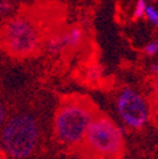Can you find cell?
Returning <instances> with one entry per match:
<instances>
[{"mask_svg": "<svg viewBox=\"0 0 158 159\" xmlns=\"http://www.w3.org/2000/svg\"><path fill=\"white\" fill-rule=\"evenodd\" d=\"M97 111L87 97L68 96L61 100L53 120V133L58 143L66 147H80L87 128Z\"/></svg>", "mask_w": 158, "mask_h": 159, "instance_id": "6da1fadb", "label": "cell"}, {"mask_svg": "<svg viewBox=\"0 0 158 159\" xmlns=\"http://www.w3.org/2000/svg\"><path fill=\"white\" fill-rule=\"evenodd\" d=\"M44 42V34L38 20L28 14L10 16L0 28V46L14 58L34 56Z\"/></svg>", "mask_w": 158, "mask_h": 159, "instance_id": "7a4b0ae2", "label": "cell"}, {"mask_svg": "<svg viewBox=\"0 0 158 159\" xmlns=\"http://www.w3.org/2000/svg\"><path fill=\"white\" fill-rule=\"evenodd\" d=\"M41 130L37 119L30 114H16L5 121L0 144L5 154L13 159H26L38 147Z\"/></svg>", "mask_w": 158, "mask_h": 159, "instance_id": "3957f363", "label": "cell"}, {"mask_svg": "<svg viewBox=\"0 0 158 159\" xmlns=\"http://www.w3.org/2000/svg\"><path fill=\"white\" fill-rule=\"evenodd\" d=\"M82 147L95 158L118 159L124 150V130L104 114H96L90 123Z\"/></svg>", "mask_w": 158, "mask_h": 159, "instance_id": "277c9868", "label": "cell"}, {"mask_svg": "<svg viewBox=\"0 0 158 159\" xmlns=\"http://www.w3.org/2000/svg\"><path fill=\"white\" fill-rule=\"evenodd\" d=\"M116 110L124 124L133 129L144 126L151 116L148 101L139 92L130 87H124L118 95Z\"/></svg>", "mask_w": 158, "mask_h": 159, "instance_id": "5b68a950", "label": "cell"}, {"mask_svg": "<svg viewBox=\"0 0 158 159\" xmlns=\"http://www.w3.org/2000/svg\"><path fill=\"white\" fill-rule=\"evenodd\" d=\"M62 38L66 49L75 51L84 42V32L80 27H71L65 32H62Z\"/></svg>", "mask_w": 158, "mask_h": 159, "instance_id": "8992f818", "label": "cell"}, {"mask_svg": "<svg viewBox=\"0 0 158 159\" xmlns=\"http://www.w3.org/2000/svg\"><path fill=\"white\" fill-rule=\"evenodd\" d=\"M43 44H44L46 51L52 56L61 54V53H63L66 51L65 42H63V38H62V32L51 34L43 42Z\"/></svg>", "mask_w": 158, "mask_h": 159, "instance_id": "52a82bcc", "label": "cell"}, {"mask_svg": "<svg viewBox=\"0 0 158 159\" xmlns=\"http://www.w3.org/2000/svg\"><path fill=\"white\" fill-rule=\"evenodd\" d=\"M15 7L12 0H0V19H9Z\"/></svg>", "mask_w": 158, "mask_h": 159, "instance_id": "ba28073f", "label": "cell"}, {"mask_svg": "<svg viewBox=\"0 0 158 159\" xmlns=\"http://www.w3.org/2000/svg\"><path fill=\"white\" fill-rule=\"evenodd\" d=\"M147 2L146 0H138L135 3V8H134V11H133V16L135 19H141L146 15V9H147Z\"/></svg>", "mask_w": 158, "mask_h": 159, "instance_id": "9c48e42d", "label": "cell"}, {"mask_svg": "<svg viewBox=\"0 0 158 159\" xmlns=\"http://www.w3.org/2000/svg\"><path fill=\"white\" fill-rule=\"evenodd\" d=\"M146 18L148 19V22L152 25L158 27V10L154 7H147V9H146Z\"/></svg>", "mask_w": 158, "mask_h": 159, "instance_id": "30bf717a", "label": "cell"}, {"mask_svg": "<svg viewBox=\"0 0 158 159\" xmlns=\"http://www.w3.org/2000/svg\"><path fill=\"white\" fill-rule=\"evenodd\" d=\"M144 52L148 56H156L158 53V41H153L144 47Z\"/></svg>", "mask_w": 158, "mask_h": 159, "instance_id": "8fae6325", "label": "cell"}, {"mask_svg": "<svg viewBox=\"0 0 158 159\" xmlns=\"http://www.w3.org/2000/svg\"><path fill=\"white\" fill-rule=\"evenodd\" d=\"M8 111H7V107L0 102V128L2 126H4V124H5V121L8 120Z\"/></svg>", "mask_w": 158, "mask_h": 159, "instance_id": "7c38bea8", "label": "cell"}, {"mask_svg": "<svg viewBox=\"0 0 158 159\" xmlns=\"http://www.w3.org/2000/svg\"><path fill=\"white\" fill-rule=\"evenodd\" d=\"M87 77L90 78V80H95V78H97L99 77V68L97 67H91L90 70H89V73H87Z\"/></svg>", "mask_w": 158, "mask_h": 159, "instance_id": "4fadbf2b", "label": "cell"}, {"mask_svg": "<svg viewBox=\"0 0 158 159\" xmlns=\"http://www.w3.org/2000/svg\"><path fill=\"white\" fill-rule=\"evenodd\" d=\"M153 91L158 96V75L154 77V81H153Z\"/></svg>", "mask_w": 158, "mask_h": 159, "instance_id": "5bb4252c", "label": "cell"}, {"mask_svg": "<svg viewBox=\"0 0 158 159\" xmlns=\"http://www.w3.org/2000/svg\"><path fill=\"white\" fill-rule=\"evenodd\" d=\"M149 70H151V72H152L154 76H157V75H158V63H153Z\"/></svg>", "mask_w": 158, "mask_h": 159, "instance_id": "9a60e30c", "label": "cell"}, {"mask_svg": "<svg viewBox=\"0 0 158 159\" xmlns=\"http://www.w3.org/2000/svg\"><path fill=\"white\" fill-rule=\"evenodd\" d=\"M152 2H157V0H152Z\"/></svg>", "mask_w": 158, "mask_h": 159, "instance_id": "2e32d148", "label": "cell"}]
</instances>
